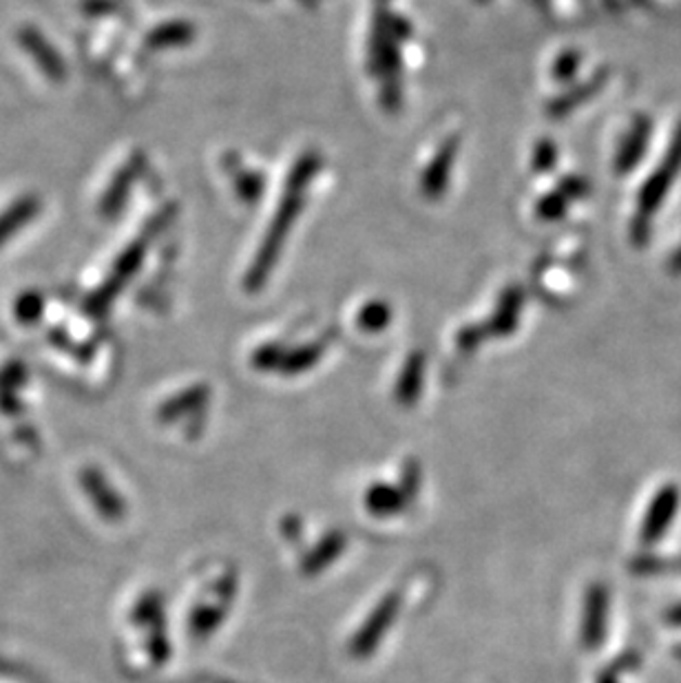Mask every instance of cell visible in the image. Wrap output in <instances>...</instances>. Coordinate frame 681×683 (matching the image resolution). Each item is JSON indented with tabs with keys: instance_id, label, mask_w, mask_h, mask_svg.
Returning a JSON list of instances; mask_svg holds the SVG:
<instances>
[{
	"instance_id": "13",
	"label": "cell",
	"mask_w": 681,
	"mask_h": 683,
	"mask_svg": "<svg viewBox=\"0 0 681 683\" xmlns=\"http://www.w3.org/2000/svg\"><path fill=\"white\" fill-rule=\"evenodd\" d=\"M631 571L640 576L681 571V559H657V557H638L631 564Z\"/></svg>"
},
{
	"instance_id": "3",
	"label": "cell",
	"mask_w": 681,
	"mask_h": 683,
	"mask_svg": "<svg viewBox=\"0 0 681 683\" xmlns=\"http://www.w3.org/2000/svg\"><path fill=\"white\" fill-rule=\"evenodd\" d=\"M80 487L85 495L89 498V502L95 506L100 518L108 523H120L127 516L125 500L98 467H85L80 472Z\"/></svg>"
},
{
	"instance_id": "14",
	"label": "cell",
	"mask_w": 681,
	"mask_h": 683,
	"mask_svg": "<svg viewBox=\"0 0 681 683\" xmlns=\"http://www.w3.org/2000/svg\"><path fill=\"white\" fill-rule=\"evenodd\" d=\"M25 412V405L21 401L18 391H0V414H5L10 418H16Z\"/></svg>"
},
{
	"instance_id": "9",
	"label": "cell",
	"mask_w": 681,
	"mask_h": 683,
	"mask_svg": "<svg viewBox=\"0 0 681 683\" xmlns=\"http://www.w3.org/2000/svg\"><path fill=\"white\" fill-rule=\"evenodd\" d=\"M44 308H47V299L40 291H25L16 297L14 301V317L21 325L25 327H34L42 321V314H44Z\"/></svg>"
},
{
	"instance_id": "5",
	"label": "cell",
	"mask_w": 681,
	"mask_h": 683,
	"mask_svg": "<svg viewBox=\"0 0 681 683\" xmlns=\"http://www.w3.org/2000/svg\"><path fill=\"white\" fill-rule=\"evenodd\" d=\"M608 615V591L602 584H593L587 591L584 619H582V644L587 648H598L606 635Z\"/></svg>"
},
{
	"instance_id": "6",
	"label": "cell",
	"mask_w": 681,
	"mask_h": 683,
	"mask_svg": "<svg viewBox=\"0 0 681 683\" xmlns=\"http://www.w3.org/2000/svg\"><path fill=\"white\" fill-rule=\"evenodd\" d=\"M42 210V199L34 193L18 197L0 212V250L10 244L23 228H27Z\"/></svg>"
},
{
	"instance_id": "7",
	"label": "cell",
	"mask_w": 681,
	"mask_h": 683,
	"mask_svg": "<svg viewBox=\"0 0 681 683\" xmlns=\"http://www.w3.org/2000/svg\"><path fill=\"white\" fill-rule=\"evenodd\" d=\"M651 131H653V123L648 116H638L631 131L624 138L617 157H615V170L619 176H627L631 170L642 162L646 149H648V140H651Z\"/></svg>"
},
{
	"instance_id": "17",
	"label": "cell",
	"mask_w": 681,
	"mask_h": 683,
	"mask_svg": "<svg viewBox=\"0 0 681 683\" xmlns=\"http://www.w3.org/2000/svg\"><path fill=\"white\" fill-rule=\"evenodd\" d=\"M668 270H670L672 274H681V246L672 253V257H670V261H668Z\"/></svg>"
},
{
	"instance_id": "10",
	"label": "cell",
	"mask_w": 681,
	"mask_h": 683,
	"mask_svg": "<svg viewBox=\"0 0 681 683\" xmlns=\"http://www.w3.org/2000/svg\"><path fill=\"white\" fill-rule=\"evenodd\" d=\"M604 80H606V74L600 72L591 82H584V85L578 87L576 91L562 95V98L555 102V106L551 108V113H555V116H564V113H569L571 108H576V106H578L580 102H584L587 98H593V95L602 89Z\"/></svg>"
},
{
	"instance_id": "12",
	"label": "cell",
	"mask_w": 681,
	"mask_h": 683,
	"mask_svg": "<svg viewBox=\"0 0 681 683\" xmlns=\"http://www.w3.org/2000/svg\"><path fill=\"white\" fill-rule=\"evenodd\" d=\"M29 378V370L21 361H10L0 368V391H21Z\"/></svg>"
},
{
	"instance_id": "8",
	"label": "cell",
	"mask_w": 681,
	"mask_h": 683,
	"mask_svg": "<svg viewBox=\"0 0 681 683\" xmlns=\"http://www.w3.org/2000/svg\"><path fill=\"white\" fill-rule=\"evenodd\" d=\"M140 166H142V159L140 157H136V159H131L120 173L116 176V180H113L111 184H108V189H106V193H104V197L100 199V215L102 217H116L120 210H123V206H125V202H127V197H129V191L133 189V184H136V180H138V176H140Z\"/></svg>"
},
{
	"instance_id": "19",
	"label": "cell",
	"mask_w": 681,
	"mask_h": 683,
	"mask_svg": "<svg viewBox=\"0 0 681 683\" xmlns=\"http://www.w3.org/2000/svg\"><path fill=\"white\" fill-rule=\"evenodd\" d=\"M598 683H619V681H617V676H615V670L608 668V670L598 679Z\"/></svg>"
},
{
	"instance_id": "1",
	"label": "cell",
	"mask_w": 681,
	"mask_h": 683,
	"mask_svg": "<svg viewBox=\"0 0 681 683\" xmlns=\"http://www.w3.org/2000/svg\"><path fill=\"white\" fill-rule=\"evenodd\" d=\"M681 170V123L672 136V142L666 151L664 162L655 168V173L646 180V184L640 191L638 199V212L631 225V240L638 248H642L648 242L651 235V219L657 212V208L664 204L674 178Z\"/></svg>"
},
{
	"instance_id": "15",
	"label": "cell",
	"mask_w": 681,
	"mask_h": 683,
	"mask_svg": "<svg viewBox=\"0 0 681 683\" xmlns=\"http://www.w3.org/2000/svg\"><path fill=\"white\" fill-rule=\"evenodd\" d=\"M578 63H580V55L576 51L571 53H564L562 59L557 61L555 65V78L557 80H569L576 76V69H578Z\"/></svg>"
},
{
	"instance_id": "4",
	"label": "cell",
	"mask_w": 681,
	"mask_h": 683,
	"mask_svg": "<svg viewBox=\"0 0 681 683\" xmlns=\"http://www.w3.org/2000/svg\"><path fill=\"white\" fill-rule=\"evenodd\" d=\"M679 502H681V491L679 487L674 485H666L657 491V495L653 498L651 506H648V514L644 518V525H642V531H640V540L651 546L655 544L657 540L664 538L666 529L670 527V523L674 520L677 516V508H679Z\"/></svg>"
},
{
	"instance_id": "2",
	"label": "cell",
	"mask_w": 681,
	"mask_h": 683,
	"mask_svg": "<svg viewBox=\"0 0 681 683\" xmlns=\"http://www.w3.org/2000/svg\"><path fill=\"white\" fill-rule=\"evenodd\" d=\"M16 42L29 55V59L36 63L38 72L49 82H55V85L65 82V78H67V63L61 55V51L47 40V36L38 27H34V25L18 27Z\"/></svg>"
},
{
	"instance_id": "18",
	"label": "cell",
	"mask_w": 681,
	"mask_h": 683,
	"mask_svg": "<svg viewBox=\"0 0 681 683\" xmlns=\"http://www.w3.org/2000/svg\"><path fill=\"white\" fill-rule=\"evenodd\" d=\"M666 619H668L670 623H677V626H681V606H674V608H670V610H668V615H666Z\"/></svg>"
},
{
	"instance_id": "11",
	"label": "cell",
	"mask_w": 681,
	"mask_h": 683,
	"mask_svg": "<svg viewBox=\"0 0 681 683\" xmlns=\"http://www.w3.org/2000/svg\"><path fill=\"white\" fill-rule=\"evenodd\" d=\"M131 621L136 626H159L162 623V600L157 593H146L140 597V602L133 606Z\"/></svg>"
},
{
	"instance_id": "16",
	"label": "cell",
	"mask_w": 681,
	"mask_h": 683,
	"mask_svg": "<svg viewBox=\"0 0 681 683\" xmlns=\"http://www.w3.org/2000/svg\"><path fill=\"white\" fill-rule=\"evenodd\" d=\"M0 676H8V679H14V676H23V670L16 666V663H12L10 659H5V657H0Z\"/></svg>"
}]
</instances>
